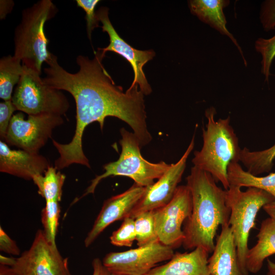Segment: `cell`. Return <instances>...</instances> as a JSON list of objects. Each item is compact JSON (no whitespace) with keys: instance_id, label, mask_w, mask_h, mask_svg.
I'll return each instance as SVG.
<instances>
[{"instance_id":"obj_1","label":"cell","mask_w":275,"mask_h":275,"mask_svg":"<svg viewBox=\"0 0 275 275\" xmlns=\"http://www.w3.org/2000/svg\"><path fill=\"white\" fill-rule=\"evenodd\" d=\"M94 53L93 59L83 55L77 57L79 70L75 73L65 70L52 53L46 62L48 67L44 68L43 81L53 88L69 92L76 104V127L71 141L61 144L52 140L59 154L54 166L58 171L74 163L90 168L82 148L84 131L94 122H98L102 130L107 117L117 118L129 125L141 147L152 140L146 123L144 94L139 85L129 87L124 93L104 68L102 61L105 55L98 49Z\"/></svg>"},{"instance_id":"obj_2","label":"cell","mask_w":275,"mask_h":275,"mask_svg":"<svg viewBox=\"0 0 275 275\" xmlns=\"http://www.w3.org/2000/svg\"><path fill=\"white\" fill-rule=\"evenodd\" d=\"M186 180L193 207L184 223L182 245L187 250L201 247L212 253L218 226L229 223L231 210L227 204L226 190L218 186L209 173L195 166Z\"/></svg>"},{"instance_id":"obj_3","label":"cell","mask_w":275,"mask_h":275,"mask_svg":"<svg viewBox=\"0 0 275 275\" xmlns=\"http://www.w3.org/2000/svg\"><path fill=\"white\" fill-rule=\"evenodd\" d=\"M215 108L205 111L207 120L202 128L203 146L194 152V166L209 173L216 182H220L225 190L230 187L227 169L232 162L239 161L241 148L238 138L230 125V117L215 120Z\"/></svg>"},{"instance_id":"obj_4","label":"cell","mask_w":275,"mask_h":275,"mask_svg":"<svg viewBox=\"0 0 275 275\" xmlns=\"http://www.w3.org/2000/svg\"><path fill=\"white\" fill-rule=\"evenodd\" d=\"M58 11L51 0L39 1L22 10L20 22L14 31L13 56L40 75L43 63L51 54L48 49L49 40L44 32V25Z\"/></svg>"},{"instance_id":"obj_5","label":"cell","mask_w":275,"mask_h":275,"mask_svg":"<svg viewBox=\"0 0 275 275\" xmlns=\"http://www.w3.org/2000/svg\"><path fill=\"white\" fill-rule=\"evenodd\" d=\"M120 134L121 152L119 159L104 165L105 172L92 180L85 193L74 203L83 197L94 194L99 182L111 176H126L132 179L137 185L147 187L154 183V180L159 179L170 167L171 164L163 161L152 163L144 159L141 153L142 147L134 133L122 128Z\"/></svg>"},{"instance_id":"obj_6","label":"cell","mask_w":275,"mask_h":275,"mask_svg":"<svg viewBox=\"0 0 275 275\" xmlns=\"http://www.w3.org/2000/svg\"><path fill=\"white\" fill-rule=\"evenodd\" d=\"M275 200L268 192L250 187L245 191L230 185L226 190V201L231 210L229 224L236 246L239 269L242 275H249L246 257L251 230L255 227L257 214L261 208Z\"/></svg>"},{"instance_id":"obj_7","label":"cell","mask_w":275,"mask_h":275,"mask_svg":"<svg viewBox=\"0 0 275 275\" xmlns=\"http://www.w3.org/2000/svg\"><path fill=\"white\" fill-rule=\"evenodd\" d=\"M40 75L23 65L22 74L12 98L17 111L28 115H64L70 106L68 99L62 91L46 84Z\"/></svg>"},{"instance_id":"obj_8","label":"cell","mask_w":275,"mask_h":275,"mask_svg":"<svg viewBox=\"0 0 275 275\" xmlns=\"http://www.w3.org/2000/svg\"><path fill=\"white\" fill-rule=\"evenodd\" d=\"M64 123L61 116L53 114L28 115L24 119L22 112L13 115L5 142L24 151L39 153L49 139L53 130Z\"/></svg>"},{"instance_id":"obj_9","label":"cell","mask_w":275,"mask_h":275,"mask_svg":"<svg viewBox=\"0 0 275 275\" xmlns=\"http://www.w3.org/2000/svg\"><path fill=\"white\" fill-rule=\"evenodd\" d=\"M174 254L172 248L157 241L123 252L108 253L102 261L112 274L146 275L158 264L171 259Z\"/></svg>"},{"instance_id":"obj_10","label":"cell","mask_w":275,"mask_h":275,"mask_svg":"<svg viewBox=\"0 0 275 275\" xmlns=\"http://www.w3.org/2000/svg\"><path fill=\"white\" fill-rule=\"evenodd\" d=\"M18 275H72L68 258L50 243L43 231L38 230L29 250L16 258L12 267Z\"/></svg>"},{"instance_id":"obj_11","label":"cell","mask_w":275,"mask_h":275,"mask_svg":"<svg viewBox=\"0 0 275 275\" xmlns=\"http://www.w3.org/2000/svg\"><path fill=\"white\" fill-rule=\"evenodd\" d=\"M193 202L186 185H179L170 202L154 210L155 228L159 241L173 249L182 245L184 235L182 226L190 216Z\"/></svg>"},{"instance_id":"obj_12","label":"cell","mask_w":275,"mask_h":275,"mask_svg":"<svg viewBox=\"0 0 275 275\" xmlns=\"http://www.w3.org/2000/svg\"><path fill=\"white\" fill-rule=\"evenodd\" d=\"M195 141V134L180 159L176 163L171 164L156 182L146 187L143 196L132 209L129 217L134 219L142 212L155 210L170 202L181 181L187 159L194 148Z\"/></svg>"},{"instance_id":"obj_13","label":"cell","mask_w":275,"mask_h":275,"mask_svg":"<svg viewBox=\"0 0 275 275\" xmlns=\"http://www.w3.org/2000/svg\"><path fill=\"white\" fill-rule=\"evenodd\" d=\"M99 21L102 23V31L106 32L109 37V44L104 48H98L105 55L107 51L115 52L126 59L131 64L134 72V78L130 87L138 85L140 90L145 95L152 92L143 72L144 66L155 55L153 50H138L125 42L118 35L113 26L108 16V9L105 7H100L96 11Z\"/></svg>"},{"instance_id":"obj_14","label":"cell","mask_w":275,"mask_h":275,"mask_svg":"<svg viewBox=\"0 0 275 275\" xmlns=\"http://www.w3.org/2000/svg\"><path fill=\"white\" fill-rule=\"evenodd\" d=\"M146 187L134 184L123 193L106 200L94 224L84 240L89 247L107 227L114 222L124 219L129 215L143 196Z\"/></svg>"},{"instance_id":"obj_15","label":"cell","mask_w":275,"mask_h":275,"mask_svg":"<svg viewBox=\"0 0 275 275\" xmlns=\"http://www.w3.org/2000/svg\"><path fill=\"white\" fill-rule=\"evenodd\" d=\"M48 159L39 153L11 149L0 141V171L25 180L44 173L50 166Z\"/></svg>"},{"instance_id":"obj_16","label":"cell","mask_w":275,"mask_h":275,"mask_svg":"<svg viewBox=\"0 0 275 275\" xmlns=\"http://www.w3.org/2000/svg\"><path fill=\"white\" fill-rule=\"evenodd\" d=\"M208 266L211 275H242L238 266L236 246L229 223L223 225Z\"/></svg>"},{"instance_id":"obj_17","label":"cell","mask_w":275,"mask_h":275,"mask_svg":"<svg viewBox=\"0 0 275 275\" xmlns=\"http://www.w3.org/2000/svg\"><path fill=\"white\" fill-rule=\"evenodd\" d=\"M208 254L201 247L189 252L176 253L168 262L156 266L146 275H211Z\"/></svg>"},{"instance_id":"obj_18","label":"cell","mask_w":275,"mask_h":275,"mask_svg":"<svg viewBox=\"0 0 275 275\" xmlns=\"http://www.w3.org/2000/svg\"><path fill=\"white\" fill-rule=\"evenodd\" d=\"M191 13L202 21L209 24L221 34L228 37L239 51L245 66L247 62L236 39L227 28V20L223 9L228 6L227 0H191L188 1Z\"/></svg>"},{"instance_id":"obj_19","label":"cell","mask_w":275,"mask_h":275,"mask_svg":"<svg viewBox=\"0 0 275 275\" xmlns=\"http://www.w3.org/2000/svg\"><path fill=\"white\" fill-rule=\"evenodd\" d=\"M256 237L257 242L249 249L246 257V269L254 274L261 269L266 259L275 254V220L270 217L264 219Z\"/></svg>"},{"instance_id":"obj_20","label":"cell","mask_w":275,"mask_h":275,"mask_svg":"<svg viewBox=\"0 0 275 275\" xmlns=\"http://www.w3.org/2000/svg\"><path fill=\"white\" fill-rule=\"evenodd\" d=\"M227 174L230 186L258 188L275 199V173L263 177L255 176L244 171L238 162H232L228 167Z\"/></svg>"},{"instance_id":"obj_21","label":"cell","mask_w":275,"mask_h":275,"mask_svg":"<svg viewBox=\"0 0 275 275\" xmlns=\"http://www.w3.org/2000/svg\"><path fill=\"white\" fill-rule=\"evenodd\" d=\"M21 60L8 55L0 60V98L12 100L14 86L18 83L23 72Z\"/></svg>"},{"instance_id":"obj_22","label":"cell","mask_w":275,"mask_h":275,"mask_svg":"<svg viewBox=\"0 0 275 275\" xmlns=\"http://www.w3.org/2000/svg\"><path fill=\"white\" fill-rule=\"evenodd\" d=\"M66 176L52 166L43 174L35 176L33 181L38 187V193L45 201L61 200Z\"/></svg>"},{"instance_id":"obj_23","label":"cell","mask_w":275,"mask_h":275,"mask_svg":"<svg viewBox=\"0 0 275 275\" xmlns=\"http://www.w3.org/2000/svg\"><path fill=\"white\" fill-rule=\"evenodd\" d=\"M275 159V144L268 149L251 151L246 147L241 150L239 161L250 174L258 176L271 171Z\"/></svg>"},{"instance_id":"obj_24","label":"cell","mask_w":275,"mask_h":275,"mask_svg":"<svg viewBox=\"0 0 275 275\" xmlns=\"http://www.w3.org/2000/svg\"><path fill=\"white\" fill-rule=\"evenodd\" d=\"M136 239L138 246L159 241L156 232L153 211L142 212L134 218Z\"/></svg>"},{"instance_id":"obj_25","label":"cell","mask_w":275,"mask_h":275,"mask_svg":"<svg viewBox=\"0 0 275 275\" xmlns=\"http://www.w3.org/2000/svg\"><path fill=\"white\" fill-rule=\"evenodd\" d=\"M60 214L59 202L47 201L45 207L42 210L41 221L43 232L47 240L56 245V237L59 226Z\"/></svg>"},{"instance_id":"obj_26","label":"cell","mask_w":275,"mask_h":275,"mask_svg":"<svg viewBox=\"0 0 275 275\" xmlns=\"http://www.w3.org/2000/svg\"><path fill=\"white\" fill-rule=\"evenodd\" d=\"M255 48L262 56L261 72L265 81L268 82L271 65L275 57V35L267 39L258 38L255 41Z\"/></svg>"},{"instance_id":"obj_27","label":"cell","mask_w":275,"mask_h":275,"mask_svg":"<svg viewBox=\"0 0 275 275\" xmlns=\"http://www.w3.org/2000/svg\"><path fill=\"white\" fill-rule=\"evenodd\" d=\"M135 239L134 219L130 217L124 218L120 227L110 237L111 243L117 246L130 247Z\"/></svg>"},{"instance_id":"obj_28","label":"cell","mask_w":275,"mask_h":275,"mask_svg":"<svg viewBox=\"0 0 275 275\" xmlns=\"http://www.w3.org/2000/svg\"><path fill=\"white\" fill-rule=\"evenodd\" d=\"M99 0H76L77 6L82 8L86 12L87 21V32L89 39L91 40L92 31L96 28L99 26L95 8Z\"/></svg>"},{"instance_id":"obj_29","label":"cell","mask_w":275,"mask_h":275,"mask_svg":"<svg viewBox=\"0 0 275 275\" xmlns=\"http://www.w3.org/2000/svg\"><path fill=\"white\" fill-rule=\"evenodd\" d=\"M260 20L265 31L275 29V0H266L262 3Z\"/></svg>"},{"instance_id":"obj_30","label":"cell","mask_w":275,"mask_h":275,"mask_svg":"<svg viewBox=\"0 0 275 275\" xmlns=\"http://www.w3.org/2000/svg\"><path fill=\"white\" fill-rule=\"evenodd\" d=\"M17 111L12 100L0 103V138L4 141L13 113Z\"/></svg>"},{"instance_id":"obj_31","label":"cell","mask_w":275,"mask_h":275,"mask_svg":"<svg viewBox=\"0 0 275 275\" xmlns=\"http://www.w3.org/2000/svg\"><path fill=\"white\" fill-rule=\"evenodd\" d=\"M0 250L7 254L18 256L20 251L16 243L0 227Z\"/></svg>"},{"instance_id":"obj_32","label":"cell","mask_w":275,"mask_h":275,"mask_svg":"<svg viewBox=\"0 0 275 275\" xmlns=\"http://www.w3.org/2000/svg\"><path fill=\"white\" fill-rule=\"evenodd\" d=\"M93 268L92 275H111V272L103 265L102 260L98 258H95L92 263Z\"/></svg>"},{"instance_id":"obj_33","label":"cell","mask_w":275,"mask_h":275,"mask_svg":"<svg viewBox=\"0 0 275 275\" xmlns=\"http://www.w3.org/2000/svg\"><path fill=\"white\" fill-rule=\"evenodd\" d=\"M14 3L12 1L1 0L0 1V18L4 19L6 15L11 12L14 7Z\"/></svg>"},{"instance_id":"obj_34","label":"cell","mask_w":275,"mask_h":275,"mask_svg":"<svg viewBox=\"0 0 275 275\" xmlns=\"http://www.w3.org/2000/svg\"><path fill=\"white\" fill-rule=\"evenodd\" d=\"M269 217L275 220V200L267 204L262 208Z\"/></svg>"},{"instance_id":"obj_35","label":"cell","mask_w":275,"mask_h":275,"mask_svg":"<svg viewBox=\"0 0 275 275\" xmlns=\"http://www.w3.org/2000/svg\"><path fill=\"white\" fill-rule=\"evenodd\" d=\"M16 258L0 255V264L12 267L15 264Z\"/></svg>"},{"instance_id":"obj_36","label":"cell","mask_w":275,"mask_h":275,"mask_svg":"<svg viewBox=\"0 0 275 275\" xmlns=\"http://www.w3.org/2000/svg\"><path fill=\"white\" fill-rule=\"evenodd\" d=\"M0 275H18L11 267L0 264Z\"/></svg>"},{"instance_id":"obj_37","label":"cell","mask_w":275,"mask_h":275,"mask_svg":"<svg viewBox=\"0 0 275 275\" xmlns=\"http://www.w3.org/2000/svg\"><path fill=\"white\" fill-rule=\"evenodd\" d=\"M267 275H275V262L267 259Z\"/></svg>"},{"instance_id":"obj_38","label":"cell","mask_w":275,"mask_h":275,"mask_svg":"<svg viewBox=\"0 0 275 275\" xmlns=\"http://www.w3.org/2000/svg\"><path fill=\"white\" fill-rule=\"evenodd\" d=\"M111 275H120V274H112V273H111Z\"/></svg>"}]
</instances>
